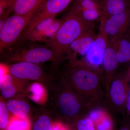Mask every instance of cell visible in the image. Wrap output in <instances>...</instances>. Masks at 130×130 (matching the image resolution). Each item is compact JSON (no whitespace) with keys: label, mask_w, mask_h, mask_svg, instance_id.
<instances>
[{"label":"cell","mask_w":130,"mask_h":130,"mask_svg":"<svg viewBox=\"0 0 130 130\" xmlns=\"http://www.w3.org/2000/svg\"><path fill=\"white\" fill-rule=\"evenodd\" d=\"M128 116H129V119L130 122V114H128Z\"/></svg>","instance_id":"32"},{"label":"cell","mask_w":130,"mask_h":130,"mask_svg":"<svg viewBox=\"0 0 130 130\" xmlns=\"http://www.w3.org/2000/svg\"><path fill=\"white\" fill-rule=\"evenodd\" d=\"M74 124L77 130H96L93 122L86 116L78 119Z\"/></svg>","instance_id":"25"},{"label":"cell","mask_w":130,"mask_h":130,"mask_svg":"<svg viewBox=\"0 0 130 130\" xmlns=\"http://www.w3.org/2000/svg\"><path fill=\"white\" fill-rule=\"evenodd\" d=\"M11 116L7 109L6 100L0 94V130H8Z\"/></svg>","instance_id":"22"},{"label":"cell","mask_w":130,"mask_h":130,"mask_svg":"<svg viewBox=\"0 0 130 130\" xmlns=\"http://www.w3.org/2000/svg\"><path fill=\"white\" fill-rule=\"evenodd\" d=\"M108 41L109 39L106 34L100 29L99 33L96 35L89 46L82 61L90 67L103 73L100 67L102 68L103 56Z\"/></svg>","instance_id":"9"},{"label":"cell","mask_w":130,"mask_h":130,"mask_svg":"<svg viewBox=\"0 0 130 130\" xmlns=\"http://www.w3.org/2000/svg\"><path fill=\"white\" fill-rule=\"evenodd\" d=\"M118 130H130V122L128 114L123 118L122 123Z\"/></svg>","instance_id":"29"},{"label":"cell","mask_w":130,"mask_h":130,"mask_svg":"<svg viewBox=\"0 0 130 130\" xmlns=\"http://www.w3.org/2000/svg\"><path fill=\"white\" fill-rule=\"evenodd\" d=\"M116 52L120 66L130 63V36L128 33L108 38Z\"/></svg>","instance_id":"13"},{"label":"cell","mask_w":130,"mask_h":130,"mask_svg":"<svg viewBox=\"0 0 130 130\" xmlns=\"http://www.w3.org/2000/svg\"><path fill=\"white\" fill-rule=\"evenodd\" d=\"M129 4H130V3H129Z\"/></svg>","instance_id":"35"},{"label":"cell","mask_w":130,"mask_h":130,"mask_svg":"<svg viewBox=\"0 0 130 130\" xmlns=\"http://www.w3.org/2000/svg\"><path fill=\"white\" fill-rule=\"evenodd\" d=\"M31 81L20 79L8 73L0 80L1 95L5 100L18 95H25L27 87Z\"/></svg>","instance_id":"11"},{"label":"cell","mask_w":130,"mask_h":130,"mask_svg":"<svg viewBox=\"0 0 130 130\" xmlns=\"http://www.w3.org/2000/svg\"><path fill=\"white\" fill-rule=\"evenodd\" d=\"M14 0H0V18L9 11Z\"/></svg>","instance_id":"27"},{"label":"cell","mask_w":130,"mask_h":130,"mask_svg":"<svg viewBox=\"0 0 130 130\" xmlns=\"http://www.w3.org/2000/svg\"><path fill=\"white\" fill-rule=\"evenodd\" d=\"M102 66L105 84L106 81L118 72L120 66L116 52L109 41L104 53Z\"/></svg>","instance_id":"15"},{"label":"cell","mask_w":130,"mask_h":130,"mask_svg":"<svg viewBox=\"0 0 130 130\" xmlns=\"http://www.w3.org/2000/svg\"><path fill=\"white\" fill-rule=\"evenodd\" d=\"M81 1V0H76L75 2H78L79 1Z\"/></svg>","instance_id":"33"},{"label":"cell","mask_w":130,"mask_h":130,"mask_svg":"<svg viewBox=\"0 0 130 130\" xmlns=\"http://www.w3.org/2000/svg\"><path fill=\"white\" fill-rule=\"evenodd\" d=\"M130 8L128 0H101L103 17L122 13Z\"/></svg>","instance_id":"18"},{"label":"cell","mask_w":130,"mask_h":130,"mask_svg":"<svg viewBox=\"0 0 130 130\" xmlns=\"http://www.w3.org/2000/svg\"><path fill=\"white\" fill-rule=\"evenodd\" d=\"M71 9L76 11L84 9H101V0H81L75 2Z\"/></svg>","instance_id":"23"},{"label":"cell","mask_w":130,"mask_h":130,"mask_svg":"<svg viewBox=\"0 0 130 130\" xmlns=\"http://www.w3.org/2000/svg\"><path fill=\"white\" fill-rule=\"evenodd\" d=\"M53 122L50 115L43 107L41 114L38 117L33 125L32 130H52Z\"/></svg>","instance_id":"20"},{"label":"cell","mask_w":130,"mask_h":130,"mask_svg":"<svg viewBox=\"0 0 130 130\" xmlns=\"http://www.w3.org/2000/svg\"><path fill=\"white\" fill-rule=\"evenodd\" d=\"M130 28V8L125 11L111 16L103 17L100 29L110 38L127 33Z\"/></svg>","instance_id":"10"},{"label":"cell","mask_w":130,"mask_h":130,"mask_svg":"<svg viewBox=\"0 0 130 130\" xmlns=\"http://www.w3.org/2000/svg\"><path fill=\"white\" fill-rule=\"evenodd\" d=\"M128 1H129V2L130 3V0H128Z\"/></svg>","instance_id":"34"},{"label":"cell","mask_w":130,"mask_h":130,"mask_svg":"<svg viewBox=\"0 0 130 130\" xmlns=\"http://www.w3.org/2000/svg\"><path fill=\"white\" fill-rule=\"evenodd\" d=\"M24 94L16 95L6 100L7 109L11 115L21 118L29 117L31 111V107Z\"/></svg>","instance_id":"16"},{"label":"cell","mask_w":130,"mask_h":130,"mask_svg":"<svg viewBox=\"0 0 130 130\" xmlns=\"http://www.w3.org/2000/svg\"><path fill=\"white\" fill-rule=\"evenodd\" d=\"M32 18L16 14L8 17L0 31V57L6 49L19 40Z\"/></svg>","instance_id":"5"},{"label":"cell","mask_w":130,"mask_h":130,"mask_svg":"<svg viewBox=\"0 0 130 130\" xmlns=\"http://www.w3.org/2000/svg\"><path fill=\"white\" fill-rule=\"evenodd\" d=\"M63 59L67 63L61 70L58 69L73 90L91 108L103 106L105 90L103 72L77 58Z\"/></svg>","instance_id":"1"},{"label":"cell","mask_w":130,"mask_h":130,"mask_svg":"<svg viewBox=\"0 0 130 130\" xmlns=\"http://www.w3.org/2000/svg\"><path fill=\"white\" fill-rule=\"evenodd\" d=\"M94 24L83 20L77 12L72 9L62 19L59 29L53 36L47 40L46 47L51 49L56 58V66L67 54L71 44Z\"/></svg>","instance_id":"3"},{"label":"cell","mask_w":130,"mask_h":130,"mask_svg":"<svg viewBox=\"0 0 130 130\" xmlns=\"http://www.w3.org/2000/svg\"><path fill=\"white\" fill-rule=\"evenodd\" d=\"M94 125L96 130H114L112 119L106 112Z\"/></svg>","instance_id":"24"},{"label":"cell","mask_w":130,"mask_h":130,"mask_svg":"<svg viewBox=\"0 0 130 130\" xmlns=\"http://www.w3.org/2000/svg\"><path fill=\"white\" fill-rule=\"evenodd\" d=\"M7 63L26 62L40 64L52 62L56 64V58L51 49L46 47H38L25 50L17 51L10 55L6 60Z\"/></svg>","instance_id":"8"},{"label":"cell","mask_w":130,"mask_h":130,"mask_svg":"<svg viewBox=\"0 0 130 130\" xmlns=\"http://www.w3.org/2000/svg\"><path fill=\"white\" fill-rule=\"evenodd\" d=\"M73 0H46L38 12L31 19L20 37L21 41L27 38L36 26L46 19L53 18L66 9Z\"/></svg>","instance_id":"7"},{"label":"cell","mask_w":130,"mask_h":130,"mask_svg":"<svg viewBox=\"0 0 130 130\" xmlns=\"http://www.w3.org/2000/svg\"><path fill=\"white\" fill-rule=\"evenodd\" d=\"M52 130H69V128L66 124L60 121L53 122Z\"/></svg>","instance_id":"28"},{"label":"cell","mask_w":130,"mask_h":130,"mask_svg":"<svg viewBox=\"0 0 130 130\" xmlns=\"http://www.w3.org/2000/svg\"><path fill=\"white\" fill-rule=\"evenodd\" d=\"M46 88L47 99L43 107L50 115L74 123L92 109L73 90L57 67H54Z\"/></svg>","instance_id":"2"},{"label":"cell","mask_w":130,"mask_h":130,"mask_svg":"<svg viewBox=\"0 0 130 130\" xmlns=\"http://www.w3.org/2000/svg\"><path fill=\"white\" fill-rule=\"evenodd\" d=\"M72 10L77 12L85 21L90 24H94L96 20H101L103 17L102 11L99 9H84L79 11Z\"/></svg>","instance_id":"21"},{"label":"cell","mask_w":130,"mask_h":130,"mask_svg":"<svg viewBox=\"0 0 130 130\" xmlns=\"http://www.w3.org/2000/svg\"><path fill=\"white\" fill-rule=\"evenodd\" d=\"M125 109L127 114H130V85L126 103Z\"/></svg>","instance_id":"30"},{"label":"cell","mask_w":130,"mask_h":130,"mask_svg":"<svg viewBox=\"0 0 130 130\" xmlns=\"http://www.w3.org/2000/svg\"><path fill=\"white\" fill-rule=\"evenodd\" d=\"M25 95L32 101L44 107L47 99V91L41 84L31 81L27 87Z\"/></svg>","instance_id":"17"},{"label":"cell","mask_w":130,"mask_h":130,"mask_svg":"<svg viewBox=\"0 0 130 130\" xmlns=\"http://www.w3.org/2000/svg\"><path fill=\"white\" fill-rule=\"evenodd\" d=\"M10 74L20 79L40 83L46 88L51 77L40 64L26 62H18L9 65Z\"/></svg>","instance_id":"6"},{"label":"cell","mask_w":130,"mask_h":130,"mask_svg":"<svg viewBox=\"0 0 130 130\" xmlns=\"http://www.w3.org/2000/svg\"><path fill=\"white\" fill-rule=\"evenodd\" d=\"M129 68L117 72L105 83L104 108L112 115L125 116V106L130 85Z\"/></svg>","instance_id":"4"},{"label":"cell","mask_w":130,"mask_h":130,"mask_svg":"<svg viewBox=\"0 0 130 130\" xmlns=\"http://www.w3.org/2000/svg\"><path fill=\"white\" fill-rule=\"evenodd\" d=\"M32 124L29 117L21 118L11 115L8 130H31Z\"/></svg>","instance_id":"19"},{"label":"cell","mask_w":130,"mask_h":130,"mask_svg":"<svg viewBox=\"0 0 130 130\" xmlns=\"http://www.w3.org/2000/svg\"><path fill=\"white\" fill-rule=\"evenodd\" d=\"M105 113L100 108H94L89 111L86 116L94 124L102 117Z\"/></svg>","instance_id":"26"},{"label":"cell","mask_w":130,"mask_h":130,"mask_svg":"<svg viewBox=\"0 0 130 130\" xmlns=\"http://www.w3.org/2000/svg\"><path fill=\"white\" fill-rule=\"evenodd\" d=\"M9 12H8L3 16H2L0 18V31L1 30L2 28L3 25L5 22V20H6L8 17V14L9 13Z\"/></svg>","instance_id":"31"},{"label":"cell","mask_w":130,"mask_h":130,"mask_svg":"<svg viewBox=\"0 0 130 130\" xmlns=\"http://www.w3.org/2000/svg\"><path fill=\"white\" fill-rule=\"evenodd\" d=\"M93 27L94 26L88 28L73 42L64 58L75 59L77 58V55L82 56L84 55L96 36Z\"/></svg>","instance_id":"12"},{"label":"cell","mask_w":130,"mask_h":130,"mask_svg":"<svg viewBox=\"0 0 130 130\" xmlns=\"http://www.w3.org/2000/svg\"><path fill=\"white\" fill-rule=\"evenodd\" d=\"M46 0H14L9 12L14 14L33 17L40 11Z\"/></svg>","instance_id":"14"}]
</instances>
